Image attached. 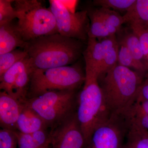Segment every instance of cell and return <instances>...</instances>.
I'll use <instances>...</instances> for the list:
<instances>
[{
    "instance_id": "1",
    "label": "cell",
    "mask_w": 148,
    "mask_h": 148,
    "mask_svg": "<svg viewBox=\"0 0 148 148\" xmlns=\"http://www.w3.org/2000/svg\"><path fill=\"white\" fill-rule=\"evenodd\" d=\"M83 41L53 34L27 42V51L34 70L69 66L79 60L85 49Z\"/></svg>"
},
{
    "instance_id": "2",
    "label": "cell",
    "mask_w": 148,
    "mask_h": 148,
    "mask_svg": "<svg viewBox=\"0 0 148 148\" xmlns=\"http://www.w3.org/2000/svg\"><path fill=\"white\" fill-rule=\"evenodd\" d=\"M146 77L118 64L98 77V84L111 113H123L132 106Z\"/></svg>"
},
{
    "instance_id": "3",
    "label": "cell",
    "mask_w": 148,
    "mask_h": 148,
    "mask_svg": "<svg viewBox=\"0 0 148 148\" xmlns=\"http://www.w3.org/2000/svg\"><path fill=\"white\" fill-rule=\"evenodd\" d=\"M85 73V81L78 93L76 114L86 146L94 130L112 114L106 105L98 77L88 71Z\"/></svg>"
},
{
    "instance_id": "4",
    "label": "cell",
    "mask_w": 148,
    "mask_h": 148,
    "mask_svg": "<svg viewBox=\"0 0 148 148\" xmlns=\"http://www.w3.org/2000/svg\"><path fill=\"white\" fill-rule=\"evenodd\" d=\"M85 79V69L77 62L69 66L34 70L27 98L53 90H78Z\"/></svg>"
},
{
    "instance_id": "5",
    "label": "cell",
    "mask_w": 148,
    "mask_h": 148,
    "mask_svg": "<svg viewBox=\"0 0 148 148\" xmlns=\"http://www.w3.org/2000/svg\"><path fill=\"white\" fill-rule=\"evenodd\" d=\"M16 27L26 42L58 33L55 17L49 8L37 0H15Z\"/></svg>"
},
{
    "instance_id": "6",
    "label": "cell",
    "mask_w": 148,
    "mask_h": 148,
    "mask_svg": "<svg viewBox=\"0 0 148 148\" xmlns=\"http://www.w3.org/2000/svg\"><path fill=\"white\" fill-rule=\"evenodd\" d=\"M78 93L77 90H53L25 102L51 128L76 112Z\"/></svg>"
},
{
    "instance_id": "7",
    "label": "cell",
    "mask_w": 148,
    "mask_h": 148,
    "mask_svg": "<svg viewBox=\"0 0 148 148\" xmlns=\"http://www.w3.org/2000/svg\"><path fill=\"white\" fill-rule=\"evenodd\" d=\"M49 9L55 17L58 33L83 41L88 39L90 19L87 10L76 12L62 1L49 0Z\"/></svg>"
},
{
    "instance_id": "8",
    "label": "cell",
    "mask_w": 148,
    "mask_h": 148,
    "mask_svg": "<svg viewBox=\"0 0 148 148\" xmlns=\"http://www.w3.org/2000/svg\"><path fill=\"white\" fill-rule=\"evenodd\" d=\"M123 114H112L94 130L85 148H125L129 130Z\"/></svg>"
},
{
    "instance_id": "9",
    "label": "cell",
    "mask_w": 148,
    "mask_h": 148,
    "mask_svg": "<svg viewBox=\"0 0 148 148\" xmlns=\"http://www.w3.org/2000/svg\"><path fill=\"white\" fill-rule=\"evenodd\" d=\"M52 148H85V139L76 112L50 128Z\"/></svg>"
},
{
    "instance_id": "10",
    "label": "cell",
    "mask_w": 148,
    "mask_h": 148,
    "mask_svg": "<svg viewBox=\"0 0 148 148\" xmlns=\"http://www.w3.org/2000/svg\"><path fill=\"white\" fill-rule=\"evenodd\" d=\"M24 102L1 90L0 125L1 128L16 130V122Z\"/></svg>"
},
{
    "instance_id": "11",
    "label": "cell",
    "mask_w": 148,
    "mask_h": 148,
    "mask_svg": "<svg viewBox=\"0 0 148 148\" xmlns=\"http://www.w3.org/2000/svg\"><path fill=\"white\" fill-rule=\"evenodd\" d=\"M49 128L42 118L24 102L16 122V130L24 134H30Z\"/></svg>"
},
{
    "instance_id": "12",
    "label": "cell",
    "mask_w": 148,
    "mask_h": 148,
    "mask_svg": "<svg viewBox=\"0 0 148 148\" xmlns=\"http://www.w3.org/2000/svg\"><path fill=\"white\" fill-rule=\"evenodd\" d=\"M27 42L17 30L16 23L12 21L0 26V55L17 47L24 49Z\"/></svg>"
},
{
    "instance_id": "13",
    "label": "cell",
    "mask_w": 148,
    "mask_h": 148,
    "mask_svg": "<svg viewBox=\"0 0 148 148\" xmlns=\"http://www.w3.org/2000/svg\"><path fill=\"white\" fill-rule=\"evenodd\" d=\"M83 55L85 63V69L92 72L98 78L103 58V48L101 41L96 38H88Z\"/></svg>"
},
{
    "instance_id": "14",
    "label": "cell",
    "mask_w": 148,
    "mask_h": 148,
    "mask_svg": "<svg viewBox=\"0 0 148 148\" xmlns=\"http://www.w3.org/2000/svg\"><path fill=\"white\" fill-rule=\"evenodd\" d=\"M122 114L129 125L148 131V101L137 98L132 106Z\"/></svg>"
},
{
    "instance_id": "15",
    "label": "cell",
    "mask_w": 148,
    "mask_h": 148,
    "mask_svg": "<svg viewBox=\"0 0 148 148\" xmlns=\"http://www.w3.org/2000/svg\"><path fill=\"white\" fill-rule=\"evenodd\" d=\"M98 40L101 41L103 48V64L99 77L117 65L119 43L116 35Z\"/></svg>"
},
{
    "instance_id": "16",
    "label": "cell",
    "mask_w": 148,
    "mask_h": 148,
    "mask_svg": "<svg viewBox=\"0 0 148 148\" xmlns=\"http://www.w3.org/2000/svg\"><path fill=\"white\" fill-rule=\"evenodd\" d=\"M18 148H48L51 144L50 130H42L30 134L16 130Z\"/></svg>"
},
{
    "instance_id": "17",
    "label": "cell",
    "mask_w": 148,
    "mask_h": 148,
    "mask_svg": "<svg viewBox=\"0 0 148 148\" xmlns=\"http://www.w3.org/2000/svg\"><path fill=\"white\" fill-rule=\"evenodd\" d=\"M123 17L124 23L148 27V0H136Z\"/></svg>"
},
{
    "instance_id": "18",
    "label": "cell",
    "mask_w": 148,
    "mask_h": 148,
    "mask_svg": "<svg viewBox=\"0 0 148 148\" xmlns=\"http://www.w3.org/2000/svg\"><path fill=\"white\" fill-rule=\"evenodd\" d=\"M30 64L29 56L14 64L0 77V89L7 93L9 92L12 85L19 74Z\"/></svg>"
},
{
    "instance_id": "19",
    "label": "cell",
    "mask_w": 148,
    "mask_h": 148,
    "mask_svg": "<svg viewBox=\"0 0 148 148\" xmlns=\"http://www.w3.org/2000/svg\"><path fill=\"white\" fill-rule=\"evenodd\" d=\"M90 19V28L88 38L101 40L110 35L107 30L106 24L96 9L86 10Z\"/></svg>"
},
{
    "instance_id": "20",
    "label": "cell",
    "mask_w": 148,
    "mask_h": 148,
    "mask_svg": "<svg viewBox=\"0 0 148 148\" xmlns=\"http://www.w3.org/2000/svg\"><path fill=\"white\" fill-rule=\"evenodd\" d=\"M118 64L134 71L139 72L147 76L148 68L146 64L135 59L126 47L122 43L120 42Z\"/></svg>"
},
{
    "instance_id": "21",
    "label": "cell",
    "mask_w": 148,
    "mask_h": 148,
    "mask_svg": "<svg viewBox=\"0 0 148 148\" xmlns=\"http://www.w3.org/2000/svg\"><path fill=\"white\" fill-rule=\"evenodd\" d=\"M96 10L106 24L110 35H116L124 23L123 16L119 12L109 9L98 8Z\"/></svg>"
},
{
    "instance_id": "22",
    "label": "cell",
    "mask_w": 148,
    "mask_h": 148,
    "mask_svg": "<svg viewBox=\"0 0 148 148\" xmlns=\"http://www.w3.org/2000/svg\"><path fill=\"white\" fill-rule=\"evenodd\" d=\"M125 148H148V131L129 125Z\"/></svg>"
},
{
    "instance_id": "23",
    "label": "cell",
    "mask_w": 148,
    "mask_h": 148,
    "mask_svg": "<svg viewBox=\"0 0 148 148\" xmlns=\"http://www.w3.org/2000/svg\"><path fill=\"white\" fill-rule=\"evenodd\" d=\"M24 49H16L0 55V77L15 64L28 56Z\"/></svg>"
},
{
    "instance_id": "24",
    "label": "cell",
    "mask_w": 148,
    "mask_h": 148,
    "mask_svg": "<svg viewBox=\"0 0 148 148\" xmlns=\"http://www.w3.org/2000/svg\"><path fill=\"white\" fill-rule=\"evenodd\" d=\"M120 42L126 47L135 59L143 62L147 66L139 38L132 30L131 32L125 35Z\"/></svg>"
},
{
    "instance_id": "25",
    "label": "cell",
    "mask_w": 148,
    "mask_h": 148,
    "mask_svg": "<svg viewBox=\"0 0 148 148\" xmlns=\"http://www.w3.org/2000/svg\"><path fill=\"white\" fill-rule=\"evenodd\" d=\"M136 0H95L93 5L98 8L109 9L117 12H125L132 7Z\"/></svg>"
},
{
    "instance_id": "26",
    "label": "cell",
    "mask_w": 148,
    "mask_h": 148,
    "mask_svg": "<svg viewBox=\"0 0 148 148\" xmlns=\"http://www.w3.org/2000/svg\"><path fill=\"white\" fill-rule=\"evenodd\" d=\"M12 0H0V26L16 18V12Z\"/></svg>"
},
{
    "instance_id": "27",
    "label": "cell",
    "mask_w": 148,
    "mask_h": 148,
    "mask_svg": "<svg viewBox=\"0 0 148 148\" xmlns=\"http://www.w3.org/2000/svg\"><path fill=\"white\" fill-rule=\"evenodd\" d=\"M0 148H18L16 130H0Z\"/></svg>"
},
{
    "instance_id": "28",
    "label": "cell",
    "mask_w": 148,
    "mask_h": 148,
    "mask_svg": "<svg viewBox=\"0 0 148 148\" xmlns=\"http://www.w3.org/2000/svg\"><path fill=\"white\" fill-rule=\"evenodd\" d=\"M137 98L148 101V75L141 85Z\"/></svg>"
},
{
    "instance_id": "29",
    "label": "cell",
    "mask_w": 148,
    "mask_h": 148,
    "mask_svg": "<svg viewBox=\"0 0 148 148\" xmlns=\"http://www.w3.org/2000/svg\"><path fill=\"white\" fill-rule=\"evenodd\" d=\"M130 25V28L137 29L140 31L144 35L148 42V27L141 26L137 24H131Z\"/></svg>"
}]
</instances>
